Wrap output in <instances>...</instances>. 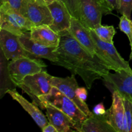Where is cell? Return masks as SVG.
Wrapping results in <instances>:
<instances>
[{
  "mask_svg": "<svg viewBox=\"0 0 132 132\" xmlns=\"http://www.w3.org/2000/svg\"><path fill=\"white\" fill-rule=\"evenodd\" d=\"M107 119L116 132H128L124 99L117 92H112V103L106 110Z\"/></svg>",
  "mask_w": 132,
  "mask_h": 132,
  "instance_id": "10",
  "label": "cell"
},
{
  "mask_svg": "<svg viewBox=\"0 0 132 132\" xmlns=\"http://www.w3.org/2000/svg\"><path fill=\"white\" fill-rule=\"evenodd\" d=\"M7 94H9L14 100L18 102L23 107V109L31 116L40 128L43 129L49 123L48 118H46V116L39 109L38 106L34 102L32 103H30L25 98L21 95V94L16 91L15 88L9 90L7 92Z\"/></svg>",
  "mask_w": 132,
  "mask_h": 132,
  "instance_id": "17",
  "label": "cell"
},
{
  "mask_svg": "<svg viewBox=\"0 0 132 132\" xmlns=\"http://www.w3.org/2000/svg\"><path fill=\"white\" fill-rule=\"evenodd\" d=\"M30 37L34 42L48 47H57L61 35L53 30L50 26H34L30 31Z\"/></svg>",
  "mask_w": 132,
  "mask_h": 132,
  "instance_id": "16",
  "label": "cell"
},
{
  "mask_svg": "<svg viewBox=\"0 0 132 132\" xmlns=\"http://www.w3.org/2000/svg\"><path fill=\"white\" fill-rule=\"evenodd\" d=\"M77 95L78 96L79 99L82 101L85 102L86 99H87V90L85 88L81 87V88H77Z\"/></svg>",
  "mask_w": 132,
  "mask_h": 132,
  "instance_id": "27",
  "label": "cell"
},
{
  "mask_svg": "<svg viewBox=\"0 0 132 132\" xmlns=\"http://www.w3.org/2000/svg\"><path fill=\"white\" fill-rule=\"evenodd\" d=\"M68 33L92 55H95V48L90 30L78 19L72 18Z\"/></svg>",
  "mask_w": 132,
  "mask_h": 132,
  "instance_id": "15",
  "label": "cell"
},
{
  "mask_svg": "<svg viewBox=\"0 0 132 132\" xmlns=\"http://www.w3.org/2000/svg\"><path fill=\"white\" fill-rule=\"evenodd\" d=\"M46 64L36 57H21L11 60L8 63V70L13 83L18 85L28 76L45 70Z\"/></svg>",
  "mask_w": 132,
  "mask_h": 132,
  "instance_id": "6",
  "label": "cell"
},
{
  "mask_svg": "<svg viewBox=\"0 0 132 132\" xmlns=\"http://www.w3.org/2000/svg\"><path fill=\"white\" fill-rule=\"evenodd\" d=\"M34 24L20 12L5 4L0 6V29L7 30L17 36L30 31Z\"/></svg>",
  "mask_w": 132,
  "mask_h": 132,
  "instance_id": "7",
  "label": "cell"
},
{
  "mask_svg": "<svg viewBox=\"0 0 132 132\" xmlns=\"http://www.w3.org/2000/svg\"><path fill=\"white\" fill-rule=\"evenodd\" d=\"M52 83L53 86H55L59 89L71 100L73 101L86 116L88 117L90 116L92 112L89 110L87 104L86 102L80 100L76 93L79 86L75 75L72 74L70 77H58L53 76Z\"/></svg>",
  "mask_w": 132,
  "mask_h": 132,
  "instance_id": "11",
  "label": "cell"
},
{
  "mask_svg": "<svg viewBox=\"0 0 132 132\" xmlns=\"http://www.w3.org/2000/svg\"><path fill=\"white\" fill-rule=\"evenodd\" d=\"M93 112L96 115H104L106 113V110L104 108V104L103 103H101L99 104H97L93 110Z\"/></svg>",
  "mask_w": 132,
  "mask_h": 132,
  "instance_id": "28",
  "label": "cell"
},
{
  "mask_svg": "<svg viewBox=\"0 0 132 132\" xmlns=\"http://www.w3.org/2000/svg\"><path fill=\"white\" fill-rule=\"evenodd\" d=\"M95 48V55L110 70L115 72L125 70L131 73L132 69L128 62L125 60L116 50L113 43L103 41L93 29H89Z\"/></svg>",
  "mask_w": 132,
  "mask_h": 132,
  "instance_id": "3",
  "label": "cell"
},
{
  "mask_svg": "<svg viewBox=\"0 0 132 132\" xmlns=\"http://www.w3.org/2000/svg\"><path fill=\"white\" fill-rule=\"evenodd\" d=\"M124 99V104L125 108L126 122H127L128 132H131L132 126V102L126 99Z\"/></svg>",
  "mask_w": 132,
  "mask_h": 132,
  "instance_id": "26",
  "label": "cell"
},
{
  "mask_svg": "<svg viewBox=\"0 0 132 132\" xmlns=\"http://www.w3.org/2000/svg\"><path fill=\"white\" fill-rule=\"evenodd\" d=\"M97 36L103 41L113 43V37L116 33L113 26L100 25L95 29H93Z\"/></svg>",
  "mask_w": 132,
  "mask_h": 132,
  "instance_id": "21",
  "label": "cell"
},
{
  "mask_svg": "<svg viewBox=\"0 0 132 132\" xmlns=\"http://www.w3.org/2000/svg\"><path fill=\"white\" fill-rule=\"evenodd\" d=\"M68 10H69L72 18L79 20V7L81 0H61Z\"/></svg>",
  "mask_w": 132,
  "mask_h": 132,
  "instance_id": "25",
  "label": "cell"
},
{
  "mask_svg": "<svg viewBox=\"0 0 132 132\" xmlns=\"http://www.w3.org/2000/svg\"><path fill=\"white\" fill-rule=\"evenodd\" d=\"M48 6L53 19L50 28L59 34L68 31L72 16L64 3L61 0H56Z\"/></svg>",
  "mask_w": 132,
  "mask_h": 132,
  "instance_id": "12",
  "label": "cell"
},
{
  "mask_svg": "<svg viewBox=\"0 0 132 132\" xmlns=\"http://www.w3.org/2000/svg\"><path fill=\"white\" fill-rule=\"evenodd\" d=\"M40 101L43 110H45L43 104L48 103L67 114L73 122V129L76 131H77L81 124L88 117L73 101L55 86L52 88L49 94L40 98Z\"/></svg>",
  "mask_w": 132,
  "mask_h": 132,
  "instance_id": "2",
  "label": "cell"
},
{
  "mask_svg": "<svg viewBox=\"0 0 132 132\" xmlns=\"http://www.w3.org/2000/svg\"><path fill=\"white\" fill-rule=\"evenodd\" d=\"M1 51L9 61L21 57H34L23 46L19 37L7 30L0 29Z\"/></svg>",
  "mask_w": 132,
  "mask_h": 132,
  "instance_id": "9",
  "label": "cell"
},
{
  "mask_svg": "<svg viewBox=\"0 0 132 132\" xmlns=\"http://www.w3.org/2000/svg\"><path fill=\"white\" fill-rule=\"evenodd\" d=\"M131 22H132V20H131Z\"/></svg>",
  "mask_w": 132,
  "mask_h": 132,
  "instance_id": "34",
  "label": "cell"
},
{
  "mask_svg": "<svg viewBox=\"0 0 132 132\" xmlns=\"http://www.w3.org/2000/svg\"><path fill=\"white\" fill-rule=\"evenodd\" d=\"M43 132H58L57 130L54 127L53 125L49 122L48 125H46L43 129H41Z\"/></svg>",
  "mask_w": 132,
  "mask_h": 132,
  "instance_id": "29",
  "label": "cell"
},
{
  "mask_svg": "<svg viewBox=\"0 0 132 132\" xmlns=\"http://www.w3.org/2000/svg\"><path fill=\"white\" fill-rule=\"evenodd\" d=\"M77 131L116 132L108 123L106 113L104 115H96L94 112H92L83 121Z\"/></svg>",
  "mask_w": 132,
  "mask_h": 132,
  "instance_id": "19",
  "label": "cell"
},
{
  "mask_svg": "<svg viewBox=\"0 0 132 132\" xmlns=\"http://www.w3.org/2000/svg\"><path fill=\"white\" fill-rule=\"evenodd\" d=\"M117 11L122 15H125L131 19L132 12V0H117Z\"/></svg>",
  "mask_w": 132,
  "mask_h": 132,
  "instance_id": "24",
  "label": "cell"
},
{
  "mask_svg": "<svg viewBox=\"0 0 132 132\" xmlns=\"http://www.w3.org/2000/svg\"><path fill=\"white\" fill-rule=\"evenodd\" d=\"M112 11L106 0H81L79 21L88 29H95L101 25L103 14Z\"/></svg>",
  "mask_w": 132,
  "mask_h": 132,
  "instance_id": "5",
  "label": "cell"
},
{
  "mask_svg": "<svg viewBox=\"0 0 132 132\" xmlns=\"http://www.w3.org/2000/svg\"><path fill=\"white\" fill-rule=\"evenodd\" d=\"M43 106L46 111V117L49 122L54 125L58 132L76 131L73 129L72 121L64 112L48 103H45Z\"/></svg>",
  "mask_w": 132,
  "mask_h": 132,
  "instance_id": "18",
  "label": "cell"
},
{
  "mask_svg": "<svg viewBox=\"0 0 132 132\" xmlns=\"http://www.w3.org/2000/svg\"><path fill=\"white\" fill-rule=\"evenodd\" d=\"M27 1L26 18L32 22L35 26L51 25L53 19L48 5L41 0Z\"/></svg>",
  "mask_w": 132,
  "mask_h": 132,
  "instance_id": "13",
  "label": "cell"
},
{
  "mask_svg": "<svg viewBox=\"0 0 132 132\" xmlns=\"http://www.w3.org/2000/svg\"><path fill=\"white\" fill-rule=\"evenodd\" d=\"M27 0H1V4H5L25 16L27 11Z\"/></svg>",
  "mask_w": 132,
  "mask_h": 132,
  "instance_id": "23",
  "label": "cell"
},
{
  "mask_svg": "<svg viewBox=\"0 0 132 132\" xmlns=\"http://www.w3.org/2000/svg\"><path fill=\"white\" fill-rule=\"evenodd\" d=\"M41 1H43L45 3H46L47 5H50V4H51L52 3L54 2V1H56V0H41Z\"/></svg>",
  "mask_w": 132,
  "mask_h": 132,
  "instance_id": "31",
  "label": "cell"
},
{
  "mask_svg": "<svg viewBox=\"0 0 132 132\" xmlns=\"http://www.w3.org/2000/svg\"><path fill=\"white\" fill-rule=\"evenodd\" d=\"M104 85L111 92H117L123 99L132 102V72H115L103 76Z\"/></svg>",
  "mask_w": 132,
  "mask_h": 132,
  "instance_id": "8",
  "label": "cell"
},
{
  "mask_svg": "<svg viewBox=\"0 0 132 132\" xmlns=\"http://www.w3.org/2000/svg\"><path fill=\"white\" fill-rule=\"evenodd\" d=\"M60 42L55 50L57 61L54 64L67 68L72 74L80 76L88 89L94 81L110 72L96 56L86 51L68 31L61 34Z\"/></svg>",
  "mask_w": 132,
  "mask_h": 132,
  "instance_id": "1",
  "label": "cell"
},
{
  "mask_svg": "<svg viewBox=\"0 0 132 132\" xmlns=\"http://www.w3.org/2000/svg\"><path fill=\"white\" fill-rule=\"evenodd\" d=\"M131 132H132V126H131Z\"/></svg>",
  "mask_w": 132,
  "mask_h": 132,
  "instance_id": "33",
  "label": "cell"
},
{
  "mask_svg": "<svg viewBox=\"0 0 132 132\" xmlns=\"http://www.w3.org/2000/svg\"><path fill=\"white\" fill-rule=\"evenodd\" d=\"M130 59L132 60V48H131V54H130Z\"/></svg>",
  "mask_w": 132,
  "mask_h": 132,
  "instance_id": "32",
  "label": "cell"
},
{
  "mask_svg": "<svg viewBox=\"0 0 132 132\" xmlns=\"http://www.w3.org/2000/svg\"><path fill=\"white\" fill-rule=\"evenodd\" d=\"M18 37L24 48L32 57L46 59L53 63L57 61V57L55 54L57 47H48L34 42L31 39L30 31L24 32Z\"/></svg>",
  "mask_w": 132,
  "mask_h": 132,
  "instance_id": "14",
  "label": "cell"
},
{
  "mask_svg": "<svg viewBox=\"0 0 132 132\" xmlns=\"http://www.w3.org/2000/svg\"><path fill=\"white\" fill-rule=\"evenodd\" d=\"M120 30L127 36L130 41V46L132 48V22L130 19L125 15H122L120 18Z\"/></svg>",
  "mask_w": 132,
  "mask_h": 132,
  "instance_id": "22",
  "label": "cell"
},
{
  "mask_svg": "<svg viewBox=\"0 0 132 132\" xmlns=\"http://www.w3.org/2000/svg\"><path fill=\"white\" fill-rule=\"evenodd\" d=\"M1 97H3L4 94H7L9 90L15 89L16 86L12 81L9 75L8 70L9 60L6 59L1 51Z\"/></svg>",
  "mask_w": 132,
  "mask_h": 132,
  "instance_id": "20",
  "label": "cell"
},
{
  "mask_svg": "<svg viewBox=\"0 0 132 132\" xmlns=\"http://www.w3.org/2000/svg\"><path fill=\"white\" fill-rule=\"evenodd\" d=\"M50 76L45 70L24 77V79L18 85L24 92L28 94L34 103L43 110V105L40 98L47 95L53 87Z\"/></svg>",
  "mask_w": 132,
  "mask_h": 132,
  "instance_id": "4",
  "label": "cell"
},
{
  "mask_svg": "<svg viewBox=\"0 0 132 132\" xmlns=\"http://www.w3.org/2000/svg\"><path fill=\"white\" fill-rule=\"evenodd\" d=\"M107 3L108 4L109 6L112 10L117 9V0H106Z\"/></svg>",
  "mask_w": 132,
  "mask_h": 132,
  "instance_id": "30",
  "label": "cell"
}]
</instances>
